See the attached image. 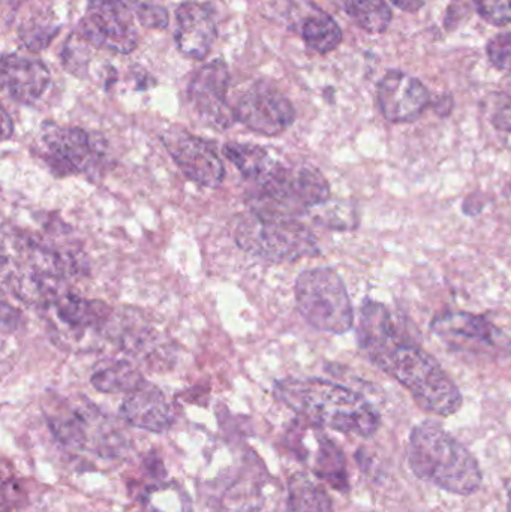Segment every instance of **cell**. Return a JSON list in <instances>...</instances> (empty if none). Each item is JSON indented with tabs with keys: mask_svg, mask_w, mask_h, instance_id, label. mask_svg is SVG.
Returning <instances> with one entry per match:
<instances>
[{
	"mask_svg": "<svg viewBox=\"0 0 511 512\" xmlns=\"http://www.w3.org/2000/svg\"><path fill=\"white\" fill-rule=\"evenodd\" d=\"M12 132H14V123H12L8 111L3 110V140H8Z\"/></svg>",
	"mask_w": 511,
	"mask_h": 512,
	"instance_id": "cell-32",
	"label": "cell"
},
{
	"mask_svg": "<svg viewBox=\"0 0 511 512\" xmlns=\"http://www.w3.org/2000/svg\"><path fill=\"white\" fill-rule=\"evenodd\" d=\"M225 158L248 179L252 185H260L270 173L278 158L266 147L248 143H227L222 149Z\"/></svg>",
	"mask_w": 511,
	"mask_h": 512,
	"instance_id": "cell-20",
	"label": "cell"
},
{
	"mask_svg": "<svg viewBox=\"0 0 511 512\" xmlns=\"http://www.w3.org/2000/svg\"><path fill=\"white\" fill-rule=\"evenodd\" d=\"M302 38L315 53L327 54L339 47L344 33L335 18L326 12H317L309 15L303 23Z\"/></svg>",
	"mask_w": 511,
	"mask_h": 512,
	"instance_id": "cell-23",
	"label": "cell"
},
{
	"mask_svg": "<svg viewBox=\"0 0 511 512\" xmlns=\"http://www.w3.org/2000/svg\"><path fill=\"white\" fill-rule=\"evenodd\" d=\"M257 189L251 210L290 218H299L330 200L329 182L318 168L285 164L281 159Z\"/></svg>",
	"mask_w": 511,
	"mask_h": 512,
	"instance_id": "cell-5",
	"label": "cell"
},
{
	"mask_svg": "<svg viewBox=\"0 0 511 512\" xmlns=\"http://www.w3.org/2000/svg\"><path fill=\"white\" fill-rule=\"evenodd\" d=\"M275 396L291 411L317 427L371 438L380 429V415L356 391L324 379H284Z\"/></svg>",
	"mask_w": 511,
	"mask_h": 512,
	"instance_id": "cell-2",
	"label": "cell"
},
{
	"mask_svg": "<svg viewBox=\"0 0 511 512\" xmlns=\"http://www.w3.org/2000/svg\"><path fill=\"white\" fill-rule=\"evenodd\" d=\"M428 0H392L396 8L402 9L405 12H417L426 5Z\"/></svg>",
	"mask_w": 511,
	"mask_h": 512,
	"instance_id": "cell-31",
	"label": "cell"
},
{
	"mask_svg": "<svg viewBox=\"0 0 511 512\" xmlns=\"http://www.w3.org/2000/svg\"><path fill=\"white\" fill-rule=\"evenodd\" d=\"M119 412L129 426L150 433L168 432L176 421L173 405L158 387L147 381L126 394Z\"/></svg>",
	"mask_w": 511,
	"mask_h": 512,
	"instance_id": "cell-15",
	"label": "cell"
},
{
	"mask_svg": "<svg viewBox=\"0 0 511 512\" xmlns=\"http://www.w3.org/2000/svg\"><path fill=\"white\" fill-rule=\"evenodd\" d=\"M489 60L500 71H511V32L500 33L489 41Z\"/></svg>",
	"mask_w": 511,
	"mask_h": 512,
	"instance_id": "cell-29",
	"label": "cell"
},
{
	"mask_svg": "<svg viewBox=\"0 0 511 512\" xmlns=\"http://www.w3.org/2000/svg\"><path fill=\"white\" fill-rule=\"evenodd\" d=\"M377 101L384 119L411 123L431 104V93L419 78L402 71H389L377 86Z\"/></svg>",
	"mask_w": 511,
	"mask_h": 512,
	"instance_id": "cell-13",
	"label": "cell"
},
{
	"mask_svg": "<svg viewBox=\"0 0 511 512\" xmlns=\"http://www.w3.org/2000/svg\"><path fill=\"white\" fill-rule=\"evenodd\" d=\"M44 158L59 176L93 173L104 161V149L95 135L75 126H45Z\"/></svg>",
	"mask_w": 511,
	"mask_h": 512,
	"instance_id": "cell-9",
	"label": "cell"
},
{
	"mask_svg": "<svg viewBox=\"0 0 511 512\" xmlns=\"http://www.w3.org/2000/svg\"><path fill=\"white\" fill-rule=\"evenodd\" d=\"M297 451L305 462L311 463L312 472L320 480L326 481L338 492L350 489L344 453L324 433L315 432L314 451L309 448H299Z\"/></svg>",
	"mask_w": 511,
	"mask_h": 512,
	"instance_id": "cell-19",
	"label": "cell"
},
{
	"mask_svg": "<svg viewBox=\"0 0 511 512\" xmlns=\"http://www.w3.org/2000/svg\"><path fill=\"white\" fill-rule=\"evenodd\" d=\"M57 32H59L57 24L51 23L50 20L35 18L21 26L20 39L30 51H41L53 41Z\"/></svg>",
	"mask_w": 511,
	"mask_h": 512,
	"instance_id": "cell-27",
	"label": "cell"
},
{
	"mask_svg": "<svg viewBox=\"0 0 511 512\" xmlns=\"http://www.w3.org/2000/svg\"><path fill=\"white\" fill-rule=\"evenodd\" d=\"M432 331L452 348L488 351L501 345V331L483 316L467 312H446L437 315Z\"/></svg>",
	"mask_w": 511,
	"mask_h": 512,
	"instance_id": "cell-14",
	"label": "cell"
},
{
	"mask_svg": "<svg viewBox=\"0 0 511 512\" xmlns=\"http://www.w3.org/2000/svg\"><path fill=\"white\" fill-rule=\"evenodd\" d=\"M47 424L57 442L72 453H89L105 460L120 459L128 448L123 432L92 405L62 406L48 412Z\"/></svg>",
	"mask_w": 511,
	"mask_h": 512,
	"instance_id": "cell-7",
	"label": "cell"
},
{
	"mask_svg": "<svg viewBox=\"0 0 511 512\" xmlns=\"http://www.w3.org/2000/svg\"><path fill=\"white\" fill-rule=\"evenodd\" d=\"M408 462L420 480L455 495L470 496L482 486L476 457L435 421H423L414 427Z\"/></svg>",
	"mask_w": 511,
	"mask_h": 512,
	"instance_id": "cell-3",
	"label": "cell"
},
{
	"mask_svg": "<svg viewBox=\"0 0 511 512\" xmlns=\"http://www.w3.org/2000/svg\"><path fill=\"white\" fill-rule=\"evenodd\" d=\"M359 343L369 360L407 388L423 411L450 417L461 409L464 399L458 385L429 352L401 331L384 304L363 303Z\"/></svg>",
	"mask_w": 511,
	"mask_h": 512,
	"instance_id": "cell-1",
	"label": "cell"
},
{
	"mask_svg": "<svg viewBox=\"0 0 511 512\" xmlns=\"http://www.w3.org/2000/svg\"><path fill=\"white\" fill-rule=\"evenodd\" d=\"M297 309L315 330L344 334L353 328L354 310L342 277L329 267L311 268L296 280Z\"/></svg>",
	"mask_w": 511,
	"mask_h": 512,
	"instance_id": "cell-6",
	"label": "cell"
},
{
	"mask_svg": "<svg viewBox=\"0 0 511 512\" xmlns=\"http://www.w3.org/2000/svg\"><path fill=\"white\" fill-rule=\"evenodd\" d=\"M162 141L177 167L192 182L206 188H218L224 182V162L215 144L183 129L165 132Z\"/></svg>",
	"mask_w": 511,
	"mask_h": 512,
	"instance_id": "cell-12",
	"label": "cell"
},
{
	"mask_svg": "<svg viewBox=\"0 0 511 512\" xmlns=\"http://www.w3.org/2000/svg\"><path fill=\"white\" fill-rule=\"evenodd\" d=\"M90 382L101 393L129 394L146 381L131 363L116 361V363L107 364V366L96 370L90 378Z\"/></svg>",
	"mask_w": 511,
	"mask_h": 512,
	"instance_id": "cell-22",
	"label": "cell"
},
{
	"mask_svg": "<svg viewBox=\"0 0 511 512\" xmlns=\"http://www.w3.org/2000/svg\"><path fill=\"white\" fill-rule=\"evenodd\" d=\"M233 111L236 122L266 137L282 134L296 120V110L290 99L264 81L243 92Z\"/></svg>",
	"mask_w": 511,
	"mask_h": 512,
	"instance_id": "cell-10",
	"label": "cell"
},
{
	"mask_svg": "<svg viewBox=\"0 0 511 512\" xmlns=\"http://www.w3.org/2000/svg\"><path fill=\"white\" fill-rule=\"evenodd\" d=\"M287 512H333L329 493L306 474L288 481Z\"/></svg>",
	"mask_w": 511,
	"mask_h": 512,
	"instance_id": "cell-21",
	"label": "cell"
},
{
	"mask_svg": "<svg viewBox=\"0 0 511 512\" xmlns=\"http://www.w3.org/2000/svg\"><path fill=\"white\" fill-rule=\"evenodd\" d=\"M144 512H192V502L183 487L176 483H159L141 493Z\"/></svg>",
	"mask_w": 511,
	"mask_h": 512,
	"instance_id": "cell-24",
	"label": "cell"
},
{
	"mask_svg": "<svg viewBox=\"0 0 511 512\" xmlns=\"http://www.w3.org/2000/svg\"><path fill=\"white\" fill-rule=\"evenodd\" d=\"M230 72L222 60H213L201 66L188 86V99L192 110L210 128L224 131L230 128L236 117L228 105Z\"/></svg>",
	"mask_w": 511,
	"mask_h": 512,
	"instance_id": "cell-11",
	"label": "cell"
},
{
	"mask_svg": "<svg viewBox=\"0 0 511 512\" xmlns=\"http://www.w3.org/2000/svg\"><path fill=\"white\" fill-rule=\"evenodd\" d=\"M50 81V71L41 60L18 54L3 56L2 87L14 101L35 104L47 92Z\"/></svg>",
	"mask_w": 511,
	"mask_h": 512,
	"instance_id": "cell-17",
	"label": "cell"
},
{
	"mask_svg": "<svg viewBox=\"0 0 511 512\" xmlns=\"http://www.w3.org/2000/svg\"><path fill=\"white\" fill-rule=\"evenodd\" d=\"M47 309L54 313L62 327L75 336H81L87 330L105 331L113 316V310L102 301L87 300L71 292H65Z\"/></svg>",
	"mask_w": 511,
	"mask_h": 512,
	"instance_id": "cell-18",
	"label": "cell"
},
{
	"mask_svg": "<svg viewBox=\"0 0 511 512\" xmlns=\"http://www.w3.org/2000/svg\"><path fill=\"white\" fill-rule=\"evenodd\" d=\"M137 0H90L75 32L96 48L129 54L140 41Z\"/></svg>",
	"mask_w": 511,
	"mask_h": 512,
	"instance_id": "cell-8",
	"label": "cell"
},
{
	"mask_svg": "<svg viewBox=\"0 0 511 512\" xmlns=\"http://www.w3.org/2000/svg\"><path fill=\"white\" fill-rule=\"evenodd\" d=\"M137 17L140 26L147 29H165L168 26V14L162 6L137 0Z\"/></svg>",
	"mask_w": 511,
	"mask_h": 512,
	"instance_id": "cell-30",
	"label": "cell"
},
{
	"mask_svg": "<svg viewBox=\"0 0 511 512\" xmlns=\"http://www.w3.org/2000/svg\"><path fill=\"white\" fill-rule=\"evenodd\" d=\"M90 47L77 32L71 33L62 50V63L69 74L84 77L89 71Z\"/></svg>",
	"mask_w": 511,
	"mask_h": 512,
	"instance_id": "cell-26",
	"label": "cell"
},
{
	"mask_svg": "<svg viewBox=\"0 0 511 512\" xmlns=\"http://www.w3.org/2000/svg\"><path fill=\"white\" fill-rule=\"evenodd\" d=\"M246 254L270 262H294L320 252L314 234L297 218L251 210L234 233Z\"/></svg>",
	"mask_w": 511,
	"mask_h": 512,
	"instance_id": "cell-4",
	"label": "cell"
},
{
	"mask_svg": "<svg viewBox=\"0 0 511 512\" xmlns=\"http://www.w3.org/2000/svg\"><path fill=\"white\" fill-rule=\"evenodd\" d=\"M479 14L489 23L504 26L511 23V0H473Z\"/></svg>",
	"mask_w": 511,
	"mask_h": 512,
	"instance_id": "cell-28",
	"label": "cell"
},
{
	"mask_svg": "<svg viewBox=\"0 0 511 512\" xmlns=\"http://www.w3.org/2000/svg\"><path fill=\"white\" fill-rule=\"evenodd\" d=\"M507 512H511V490L509 493V504H507Z\"/></svg>",
	"mask_w": 511,
	"mask_h": 512,
	"instance_id": "cell-33",
	"label": "cell"
},
{
	"mask_svg": "<svg viewBox=\"0 0 511 512\" xmlns=\"http://www.w3.org/2000/svg\"><path fill=\"white\" fill-rule=\"evenodd\" d=\"M218 35L215 14L200 2H185L176 11V44L189 59L209 56Z\"/></svg>",
	"mask_w": 511,
	"mask_h": 512,
	"instance_id": "cell-16",
	"label": "cell"
},
{
	"mask_svg": "<svg viewBox=\"0 0 511 512\" xmlns=\"http://www.w3.org/2000/svg\"><path fill=\"white\" fill-rule=\"evenodd\" d=\"M345 9L357 26L375 35L386 32L392 23V9L384 0H348Z\"/></svg>",
	"mask_w": 511,
	"mask_h": 512,
	"instance_id": "cell-25",
	"label": "cell"
}]
</instances>
